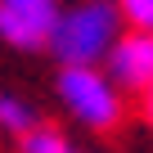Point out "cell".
Here are the masks:
<instances>
[{"label": "cell", "mask_w": 153, "mask_h": 153, "mask_svg": "<svg viewBox=\"0 0 153 153\" xmlns=\"http://www.w3.org/2000/svg\"><path fill=\"white\" fill-rule=\"evenodd\" d=\"M32 126H36V113H32L27 99H18V95H0V131L23 135V131H32Z\"/></svg>", "instance_id": "8992f818"}, {"label": "cell", "mask_w": 153, "mask_h": 153, "mask_svg": "<svg viewBox=\"0 0 153 153\" xmlns=\"http://www.w3.org/2000/svg\"><path fill=\"white\" fill-rule=\"evenodd\" d=\"M117 36H122V18L113 9V0H81V5L54 14L45 45L54 50L63 68H99Z\"/></svg>", "instance_id": "6da1fadb"}, {"label": "cell", "mask_w": 153, "mask_h": 153, "mask_svg": "<svg viewBox=\"0 0 153 153\" xmlns=\"http://www.w3.org/2000/svg\"><path fill=\"white\" fill-rule=\"evenodd\" d=\"M18 153H72L68 149V140H63V131H54V126H32V131H23L18 135Z\"/></svg>", "instance_id": "5b68a950"}, {"label": "cell", "mask_w": 153, "mask_h": 153, "mask_svg": "<svg viewBox=\"0 0 153 153\" xmlns=\"http://www.w3.org/2000/svg\"><path fill=\"white\" fill-rule=\"evenodd\" d=\"M113 9L131 32H149L153 27V0H113Z\"/></svg>", "instance_id": "52a82bcc"}, {"label": "cell", "mask_w": 153, "mask_h": 153, "mask_svg": "<svg viewBox=\"0 0 153 153\" xmlns=\"http://www.w3.org/2000/svg\"><path fill=\"white\" fill-rule=\"evenodd\" d=\"M59 0H0V41L14 50H41L50 41Z\"/></svg>", "instance_id": "277c9868"}, {"label": "cell", "mask_w": 153, "mask_h": 153, "mask_svg": "<svg viewBox=\"0 0 153 153\" xmlns=\"http://www.w3.org/2000/svg\"><path fill=\"white\" fill-rule=\"evenodd\" d=\"M104 63H108L104 76L122 95H149V86H153V36L149 32H122L108 45Z\"/></svg>", "instance_id": "3957f363"}, {"label": "cell", "mask_w": 153, "mask_h": 153, "mask_svg": "<svg viewBox=\"0 0 153 153\" xmlns=\"http://www.w3.org/2000/svg\"><path fill=\"white\" fill-rule=\"evenodd\" d=\"M59 99L72 113V122H81L86 131H113L126 113L122 90L99 68H63L59 72Z\"/></svg>", "instance_id": "7a4b0ae2"}]
</instances>
